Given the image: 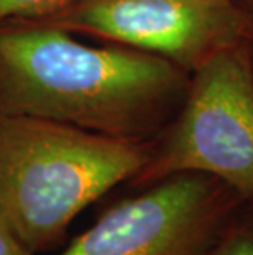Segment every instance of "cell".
<instances>
[{"label":"cell","mask_w":253,"mask_h":255,"mask_svg":"<svg viewBox=\"0 0 253 255\" xmlns=\"http://www.w3.org/2000/svg\"><path fill=\"white\" fill-rule=\"evenodd\" d=\"M36 21L160 56L189 74L247 33L242 0H76Z\"/></svg>","instance_id":"obj_5"},{"label":"cell","mask_w":253,"mask_h":255,"mask_svg":"<svg viewBox=\"0 0 253 255\" xmlns=\"http://www.w3.org/2000/svg\"><path fill=\"white\" fill-rule=\"evenodd\" d=\"M189 73L160 56L94 46L48 21L0 25V114L152 140L184 99Z\"/></svg>","instance_id":"obj_1"},{"label":"cell","mask_w":253,"mask_h":255,"mask_svg":"<svg viewBox=\"0 0 253 255\" xmlns=\"http://www.w3.org/2000/svg\"><path fill=\"white\" fill-rule=\"evenodd\" d=\"M206 255H253V208L249 204L240 206Z\"/></svg>","instance_id":"obj_6"},{"label":"cell","mask_w":253,"mask_h":255,"mask_svg":"<svg viewBox=\"0 0 253 255\" xmlns=\"http://www.w3.org/2000/svg\"><path fill=\"white\" fill-rule=\"evenodd\" d=\"M152 140L0 114V224L31 254L55 251L85 208L148 161Z\"/></svg>","instance_id":"obj_2"},{"label":"cell","mask_w":253,"mask_h":255,"mask_svg":"<svg viewBox=\"0 0 253 255\" xmlns=\"http://www.w3.org/2000/svg\"><path fill=\"white\" fill-rule=\"evenodd\" d=\"M0 255H33L3 224H0Z\"/></svg>","instance_id":"obj_8"},{"label":"cell","mask_w":253,"mask_h":255,"mask_svg":"<svg viewBox=\"0 0 253 255\" xmlns=\"http://www.w3.org/2000/svg\"><path fill=\"white\" fill-rule=\"evenodd\" d=\"M187 171L217 178L253 208V74L245 40L189 74L179 109L152 138L148 161L130 183L143 188Z\"/></svg>","instance_id":"obj_3"},{"label":"cell","mask_w":253,"mask_h":255,"mask_svg":"<svg viewBox=\"0 0 253 255\" xmlns=\"http://www.w3.org/2000/svg\"><path fill=\"white\" fill-rule=\"evenodd\" d=\"M242 5L247 13V33H245V46L249 53V61L253 74V0H242Z\"/></svg>","instance_id":"obj_9"},{"label":"cell","mask_w":253,"mask_h":255,"mask_svg":"<svg viewBox=\"0 0 253 255\" xmlns=\"http://www.w3.org/2000/svg\"><path fill=\"white\" fill-rule=\"evenodd\" d=\"M244 204L217 178L176 173L110 206L58 255H206Z\"/></svg>","instance_id":"obj_4"},{"label":"cell","mask_w":253,"mask_h":255,"mask_svg":"<svg viewBox=\"0 0 253 255\" xmlns=\"http://www.w3.org/2000/svg\"><path fill=\"white\" fill-rule=\"evenodd\" d=\"M76 0H0V25L10 21L50 20Z\"/></svg>","instance_id":"obj_7"}]
</instances>
